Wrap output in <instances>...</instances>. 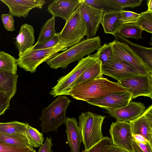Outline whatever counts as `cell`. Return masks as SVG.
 I'll return each mask as SVG.
<instances>
[{
  "label": "cell",
  "instance_id": "obj_1",
  "mask_svg": "<svg viewBox=\"0 0 152 152\" xmlns=\"http://www.w3.org/2000/svg\"><path fill=\"white\" fill-rule=\"evenodd\" d=\"M101 46L99 36L87 37L63 52L58 53L45 62L51 69H66L70 64L81 60L85 56L94 53Z\"/></svg>",
  "mask_w": 152,
  "mask_h": 152
},
{
  "label": "cell",
  "instance_id": "obj_2",
  "mask_svg": "<svg viewBox=\"0 0 152 152\" xmlns=\"http://www.w3.org/2000/svg\"><path fill=\"white\" fill-rule=\"evenodd\" d=\"M117 91H128L118 82L102 77L75 85L70 91L69 95L77 100L87 102Z\"/></svg>",
  "mask_w": 152,
  "mask_h": 152
},
{
  "label": "cell",
  "instance_id": "obj_3",
  "mask_svg": "<svg viewBox=\"0 0 152 152\" xmlns=\"http://www.w3.org/2000/svg\"><path fill=\"white\" fill-rule=\"evenodd\" d=\"M71 101L65 95L58 96L49 106L42 109L39 120L41 121L39 126L43 133L57 132L58 128L65 124L66 109Z\"/></svg>",
  "mask_w": 152,
  "mask_h": 152
},
{
  "label": "cell",
  "instance_id": "obj_4",
  "mask_svg": "<svg viewBox=\"0 0 152 152\" xmlns=\"http://www.w3.org/2000/svg\"><path fill=\"white\" fill-rule=\"evenodd\" d=\"M105 118V116L89 111L80 115L79 127L84 150L89 149L104 138L102 127Z\"/></svg>",
  "mask_w": 152,
  "mask_h": 152
},
{
  "label": "cell",
  "instance_id": "obj_5",
  "mask_svg": "<svg viewBox=\"0 0 152 152\" xmlns=\"http://www.w3.org/2000/svg\"><path fill=\"white\" fill-rule=\"evenodd\" d=\"M99 58L97 51L93 54L88 55L79 61L74 68L66 75L57 80L56 85L53 87L49 94L54 97L63 95H69V92L77 80Z\"/></svg>",
  "mask_w": 152,
  "mask_h": 152
},
{
  "label": "cell",
  "instance_id": "obj_6",
  "mask_svg": "<svg viewBox=\"0 0 152 152\" xmlns=\"http://www.w3.org/2000/svg\"><path fill=\"white\" fill-rule=\"evenodd\" d=\"M86 34V27L79 5L58 33V43L67 49L80 42Z\"/></svg>",
  "mask_w": 152,
  "mask_h": 152
},
{
  "label": "cell",
  "instance_id": "obj_7",
  "mask_svg": "<svg viewBox=\"0 0 152 152\" xmlns=\"http://www.w3.org/2000/svg\"><path fill=\"white\" fill-rule=\"evenodd\" d=\"M67 49L58 43L46 49L34 50L31 47L19 56L17 64L26 71L34 73L41 64L53 58L58 52Z\"/></svg>",
  "mask_w": 152,
  "mask_h": 152
},
{
  "label": "cell",
  "instance_id": "obj_8",
  "mask_svg": "<svg viewBox=\"0 0 152 152\" xmlns=\"http://www.w3.org/2000/svg\"><path fill=\"white\" fill-rule=\"evenodd\" d=\"M102 72L103 75L112 77L118 82L126 78L145 76L147 73L119 61L115 55L111 60L102 64Z\"/></svg>",
  "mask_w": 152,
  "mask_h": 152
},
{
  "label": "cell",
  "instance_id": "obj_9",
  "mask_svg": "<svg viewBox=\"0 0 152 152\" xmlns=\"http://www.w3.org/2000/svg\"><path fill=\"white\" fill-rule=\"evenodd\" d=\"M109 44L118 60L140 71L152 73V70L126 44L115 40Z\"/></svg>",
  "mask_w": 152,
  "mask_h": 152
},
{
  "label": "cell",
  "instance_id": "obj_10",
  "mask_svg": "<svg viewBox=\"0 0 152 152\" xmlns=\"http://www.w3.org/2000/svg\"><path fill=\"white\" fill-rule=\"evenodd\" d=\"M118 82L122 87L127 88L131 95L132 100L141 96L152 99V73L126 78Z\"/></svg>",
  "mask_w": 152,
  "mask_h": 152
},
{
  "label": "cell",
  "instance_id": "obj_11",
  "mask_svg": "<svg viewBox=\"0 0 152 152\" xmlns=\"http://www.w3.org/2000/svg\"><path fill=\"white\" fill-rule=\"evenodd\" d=\"M112 143L128 152H133L132 133L130 122H112L109 130Z\"/></svg>",
  "mask_w": 152,
  "mask_h": 152
},
{
  "label": "cell",
  "instance_id": "obj_12",
  "mask_svg": "<svg viewBox=\"0 0 152 152\" xmlns=\"http://www.w3.org/2000/svg\"><path fill=\"white\" fill-rule=\"evenodd\" d=\"M132 100L128 91H117L87 101L88 104L106 110H114L127 105Z\"/></svg>",
  "mask_w": 152,
  "mask_h": 152
},
{
  "label": "cell",
  "instance_id": "obj_13",
  "mask_svg": "<svg viewBox=\"0 0 152 152\" xmlns=\"http://www.w3.org/2000/svg\"><path fill=\"white\" fill-rule=\"evenodd\" d=\"M80 6L86 27V36L94 37L101 23L103 11L91 6L83 0H80Z\"/></svg>",
  "mask_w": 152,
  "mask_h": 152
},
{
  "label": "cell",
  "instance_id": "obj_14",
  "mask_svg": "<svg viewBox=\"0 0 152 152\" xmlns=\"http://www.w3.org/2000/svg\"><path fill=\"white\" fill-rule=\"evenodd\" d=\"M144 104L131 100L126 106L114 110L107 109V113L116 121L129 122L141 116L145 111Z\"/></svg>",
  "mask_w": 152,
  "mask_h": 152
},
{
  "label": "cell",
  "instance_id": "obj_15",
  "mask_svg": "<svg viewBox=\"0 0 152 152\" xmlns=\"http://www.w3.org/2000/svg\"><path fill=\"white\" fill-rule=\"evenodd\" d=\"M9 8V12L13 16L26 18L29 11L35 8L41 9L46 1L44 0H1Z\"/></svg>",
  "mask_w": 152,
  "mask_h": 152
},
{
  "label": "cell",
  "instance_id": "obj_16",
  "mask_svg": "<svg viewBox=\"0 0 152 152\" xmlns=\"http://www.w3.org/2000/svg\"><path fill=\"white\" fill-rule=\"evenodd\" d=\"M129 122L132 134L142 135L152 145V105L141 116Z\"/></svg>",
  "mask_w": 152,
  "mask_h": 152
},
{
  "label": "cell",
  "instance_id": "obj_17",
  "mask_svg": "<svg viewBox=\"0 0 152 152\" xmlns=\"http://www.w3.org/2000/svg\"><path fill=\"white\" fill-rule=\"evenodd\" d=\"M80 5V0H54L48 6L47 11L53 16L67 21Z\"/></svg>",
  "mask_w": 152,
  "mask_h": 152
},
{
  "label": "cell",
  "instance_id": "obj_18",
  "mask_svg": "<svg viewBox=\"0 0 152 152\" xmlns=\"http://www.w3.org/2000/svg\"><path fill=\"white\" fill-rule=\"evenodd\" d=\"M65 124L67 142L71 152H80L82 137L76 119L67 117Z\"/></svg>",
  "mask_w": 152,
  "mask_h": 152
},
{
  "label": "cell",
  "instance_id": "obj_19",
  "mask_svg": "<svg viewBox=\"0 0 152 152\" xmlns=\"http://www.w3.org/2000/svg\"><path fill=\"white\" fill-rule=\"evenodd\" d=\"M34 33V28L31 25L26 23L21 25L15 42L18 56L33 46L35 39Z\"/></svg>",
  "mask_w": 152,
  "mask_h": 152
},
{
  "label": "cell",
  "instance_id": "obj_20",
  "mask_svg": "<svg viewBox=\"0 0 152 152\" xmlns=\"http://www.w3.org/2000/svg\"><path fill=\"white\" fill-rule=\"evenodd\" d=\"M120 11H114L103 13L101 23L105 34L115 36L123 24L120 19Z\"/></svg>",
  "mask_w": 152,
  "mask_h": 152
},
{
  "label": "cell",
  "instance_id": "obj_21",
  "mask_svg": "<svg viewBox=\"0 0 152 152\" xmlns=\"http://www.w3.org/2000/svg\"><path fill=\"white\" fill-rule=\"evenodd\" d=\"M115 40L126 44L137 54L152 70V48H146L133 43L120 36L117 33Z\"/></svg>",
  "mask_w": 152,
  "mask_h": 152
},
{
  "label": "cell",
  "instance_id": "obj_22",
  "mask_svg": "<svg viewBox=\"0 0 152 152\" xmlns=\"http://www.w3.org/2000/svg\"><path fill=\"white\" fill-rule=\"evenodd\" d=\"M18 75L0 70V92H3L12 98L15 94Z\"/></svg>",
  "mask_w": 152,
  "mask_h": 152
},
{
  "label": "cell",
  "instance_id": "obj_23",
  "mask_svg": "<svg viewBox=\"0 0 152 152\" xmlns=\"http://www.w3.org/2000/svg\"><path fill=\"white\" fill-rule=\"evenodd\" d=\"M0 142L19 146L33 148L23 134H6L0 132Z\"/></svg>",
  "mask_w": 152,
  "mask_h": 152
},
{
  "label": "cell",
  "instance_id": "obj_24",
  "mask_svg": "<svg viewBox=\"0 0 152 152\" xmlns=\"http://www.w3.org/2000/svg\"><path fill=\"white\" fill-rule=\"evenodd\" d=\"M142 30L136 23H130L123 24L117 33L123 38L135 39H142L141 34Z\"/></svg>",
  "mask_w": 152,
  "mask_h": 152
},
{
  "label": "cell",
  "instance_id": "obj_25",
  "mask_svg": "<svg viewBox=\"0 0 152 152\" xmlns=\"http://www.w3.org/2000/svg\"><path fill=\"white\" fill-rule=\"evenodd\" d=\"M102 62L98 58L79 78L75 86L85 81L101 78L102 77Z\"/></svg>",
  "mask_w": 152,
  "mask_h": 152
},
{
  "label": "cell",
  "instance_id": "obj_26",
  "mask_svg": "<svg viewBox=\"0 0 152 152\" xmlns=\"http://www.w3.org/2000/svg\"><path fill=\"white\" fill-rule=\"evenodd\" d=\"M56 17L53 16L48 19L41 28L37 41L38 43L49 39L57 34L55 29Z\"/></svg>",
  "mask_w": 152,
  "mask_h": 152
},
{
  "label": "cell",
  "instance_id": "obj_27",
  "mask_svg": "<svg viewBox=\"0 0 152 152\" xmlns=\"http://www.w3.org/2000/svg\"><path fill=\"white\" fill-rule=\"evenodd\" d=\"M17 59L4 51H0V70L13 74L17 73Z\"/></svg>",
  "mask_w": 152,
  "mask_h": 152
},
{
  "label": "cell",
  "instance_id": "obj_28",
  "mask_svg": "<svg viewBox=\"0 0 152 152\" xmlns=\"http://www.w3.org/2000/svg\"><path fill=\"white\" fill-rule=\"evenodd\" d=\"M91 6L102 10L103 12L114 11H120L122 10L114 2L113 0H83Z\"/></svg>",
  "mask_w": 152,
  "mask_h": 152
},
{
  "label": "cell",
  "instance_id": "obj_29",
  "mask_svg": "<svg viewBox=\"0 0 152 152\" xmlns=\"http://www.w3.org/2000/svg\"><path fill=\"white\" fill-rule=\"evenodd\" d=\"M26 128V123L16 121L0 123V132L4 133H19L25 135Z\"/></svg>",
  "mask_w": 152,
  "mask_h": 152
},
{
  "label": "cell",
  "instance_id": "obj_30",
  "mask_svg": "<svg viewBox=\"0 0 152 152\" xmlns=\"http://www.w3.org/2000/svg\"><path fill=\"white\" fill-rule=\"evenodd\" d=\"M26 123L25 136L33 147H39L42 144L44 140L42 134L36 128L30 126L28 123Z\"/></svg>",
  "mask_w": 152,
  "mask_h": 152
},
{
  "label": "cell",
  "instance_id": "obj_31",
  "mask_svg": "<svg viewBox=\"0 0 152 152\" xmlns=\"http://www.w3.org/2000/svg\"><path fill=\"white\" fill-rule=\"evenodd\" d=\"M136 23L142 30L152 33V11L148 10L139 14Z\"/></svg>",
  "mask_w": 152,
  "mask_h": 152
},
{
  "label": "cell",
  "instance_id": "obj_32",
  "mask_svg": "<svg viewBox=\"0 0 152 152\" xmlns=\"http://www.w3.org/2000/svg\"><path fill=\"white\" fill-rule=\"evenodd\" d=\"M97 51L99 53V59L101 61L102 64L111 60L114 56L112 47L109 43L104 44Z\"/></svg>",
  "mask_w": 152,
  "mask_h": 152
},
{
  "label": "cell",
  "instance_id": "obj_33",
  "mask_svg": "<svg viewBox=\"0 0 152 152\" xmlns=\"http://www.w3.org/2000/svg\"><path fill=\"white\" fill-rule=\"evenodd\" d=\"M113 144L111 138L107 137L104 138L87 150L83 152H107L110 145Z\"/></svg>",
  "mask_w": 152,
  "mask_h": 152
},
{
  "label": "cell",
  "instance_id": "obj_34",
  "mask_svg": "<svg viewBox=\"0 0 152 152\" xmlns=\"http://www.w3.org/2000/svg\"><path fill=\"white\" fill-rule=\"evenodd\" d=\"M131 142L133 152H152V145L148 140L138 141L132 135Z\"/></svg>",
  "mask_w": 152,
  "mask_h": 152
},
{
  "label": "cell",
  "instance_id": "obj_35",
  "mask_svg": "<svg viewBox=\"0 0 152 152\" xmlns=\"http://www.w3.org/2000/svg\"><path fill=\"white\" fill-rule=\"evenodd\" d=\"M121 13L120 20L123 24L135 23L139 16V14L131 11L122 10Z\"/></svg>",
  "mask_w": 152,
  "mask_h": 152
},
{
  "label": "cell",
  "instance_id": "obj_36",
  "mask_svg": "<svg viewBox=\"0 0 152 152\" xmlns=\"http://www.w3.org/2000/svg\"><path fill=\"white\" fill-rule=\"evenodd\" d=\"M58 33L52 38L35 44L32 47L34 50L52 48L55 46L58 42Z\"/></svg>",
  "mask_w": 152,
  "mask_h": 152
},
{
  "label": "cell",
  "instance_id": "obj_37",
  "mask_svg": "<svg viewBox=\"0 0 152 152\" xmlns=\"http://www.w3.org/2000/svg\"><path fill=\"white\" fill-rule=\"evenodd\" d=\"M32 148L10 145L0 142V152H29Z\"/></svg>",
  "mask_w": 152,
  "mask_h": 152
},
{
  "label": "cell",
  "instance_id": "obj_38",
  "mask_svg": "<svg viewBox=\"0 0 152 152\" xmlns=\"http://www.w3.org/2000/svg\"><path fill=\"white\" fill-rule=\"evenodd\" d=\"M121 9L126 8L132 9L141 5L142 0H113Z\"/></svg>",
  "mask_w": 152,
  "mask_h": 152
},
{
  "label": "cell",
  "instance_id": "obj_39",
  "mask_svg": "<svg viewBox=\"0 0 152 152\" xmlns=\"http://www.w3.org/2000/svg\"><path fill=\"white\" fill-rule=\"evenodd\" d=\"M12 98L3 92H0V116L4 114L5 110L9 108Z\"/></svg>",
  "mask_w": 152,
  "mask_h": 152
},
{
  "label": "cell",
  "instance_id": "obj_40",
  "mask_svg": "<svg viewBox=\"0 0 152 152\" xmlns=\"http://www.w3.org/2000/svg\"><path fill=\"white\" fill-rule=\"evenodd\" d=\"M1 19L5 28L7 31H12L15 30L13 16L10 14H3Z\"/></svg>",
  "mask_w": 152,
  "mask_h": 152
},
{
  "label": "cell",
  "instance_id": "obj_41",
  "mask_svg": "<svg viewBox=\"0 0 152 152\" xmlns=\"http://www.w3.org/2000/svg\"><path fill=\"white\" fill-rule=\"evenodd\" d=\"M53 145L51 137H47L46 140L42 145L39 146L37 152H53L51 148Z\"/></svg>",
  "mask_w": 152,
  "mask_h": 152
},
{
  "label": "cell",
  "instance_id": "obj_42",
  "mask_svg": "<svg viewBox=\"0 0 152 152\" xmlns=\"http://www.w3.org/2000/svg\"><path fill=\"white\" fill-rule=\"evenodd\" d=\"M107 152H128L113 144L110 145Z\"/></svg>",
  "mask_w": 152,
  "mask_h": 152
},
{
  "label": "cell",
  "instance_id": "obj_43",
  "mask_svg": "<svg viewBox=\"0 0 152 152\" xmlns=\"http://www.w3.org/2000/svg\"><path fill=\"white\" fill-rule=\"evenodd\" d=\"M147 4L148 7V10L152 11V0H148L147 1Z\"/></svg>",
  "mask_w": 152,
  "mask_h": 152
},
{
  "label": "cell",
  "instance_id": "obj_44",
  "mask_svg": "<svg viewBox=\"0 0 152 152\" xmlns=\"http://www.w3.org/2000/svg\"><path fill=\"white\" fill-rule=\"evenodd\" d=\"M29 152H36V150L33 148H31Z\"/></svg>",
  "mask_w": 152,
  "mask_h": 152
}]
</instances>
